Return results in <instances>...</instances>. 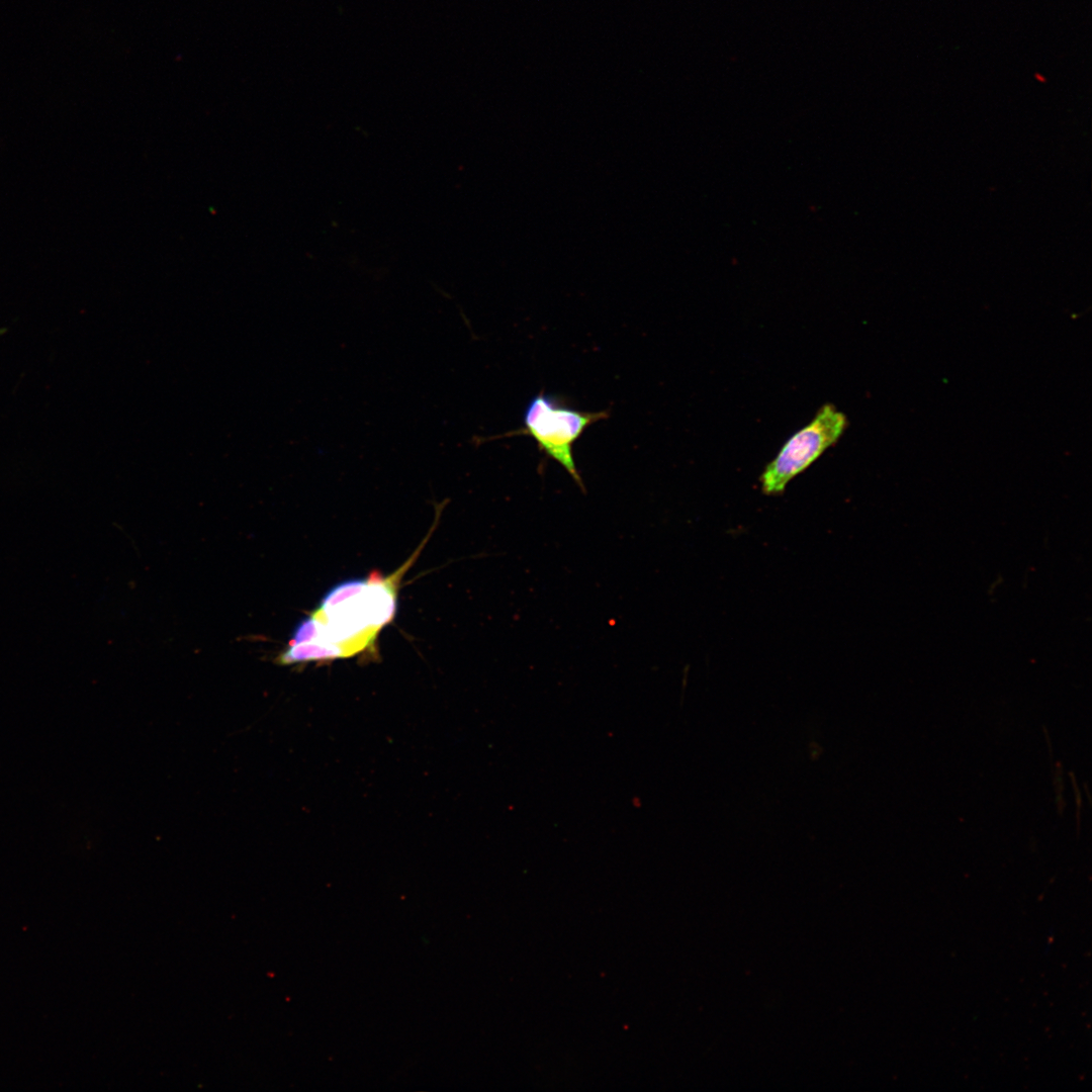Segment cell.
<instances>
[{
  "label": "cell",
  "mask_w": 1092,
  "mask_h": 1092,
  "mask_svg": "<svg viewBox=\"0 0 1092 1092\" xmlns=\"http://www.w3.org/2000/svg\"><path fill=\"white\" fill-rule=\"evenodd\" d=\"M608 412H582L541 390L528 402L523 415V427L491 438H474L475 444L495 438L516 435L530 436L541 453L560 464L582 492L585 486L574 458L573 445L592 424L607 419Z\"/></svg>",
  "instance_id": "2"
},
{
  "label": "cell",
  "mask_w": 1092,
  "mask_h": 1092,
  "mask_svg": "<svg viewBox=\"0 0 1092 1092\" xmlns=\"http://www.w3.org/2000/svg\"><path fill=\"white\" fill-rule=\"evenodd\" d=\"M848 427L844 413L832 403L823 404L814 418L792 435L766 464L759 480L767 495L781 494L788 483L836 444Z\"/></svg>",
  "instance_id": "3"
},
{
  "label": "cell",
  "mask_w": 1092,
  "mask_h": 1092,
  "mask_svg": "<svg viewBox=\"0 0 1092 1092\" xmlns=\"http://www.w3.org/2000/svg\"><path fill=\"white\" fill-rule=\"evenodd\" d=\"M425 542L386 577L372 573L334 586L318 608L297 624L277 662L288 665L346 658L372 647L380 630L393 619L400 578Z\"/></svg>",
  "instance_id": "1"
}]
</instances>
